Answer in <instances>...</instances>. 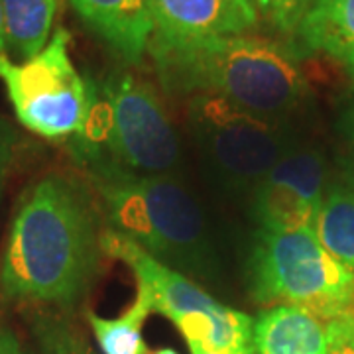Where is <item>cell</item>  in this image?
<instances>
[{
    "label": "cell",
    "instance_id": "6da1fadb",
    "mask_svg": "<svg viewBox=\"0 0 354 354\" xmlns=\"http://www.w3.org/2000/svg\"><path fill=\"white\" fill-rule=\"evenodd\" d=\"M101 221L88 191L50 174L18 201L0 264L6 297L34 304H77L101 268Z\"/></svg>",
    "mask_w": 354,
    "mask_h": 354
},
{
    "label": "cell",
    "instance_id": "ffe728a7",
    "mask_svg": "<svg viewBox=\"0 0 354 354\" xmlns=\"http://www.w3.org/2000/svg\"><path fill=\"white\" fill-rule=\"evenodd\" d=\"M327 329L330 341L329 354H354V319L330 321Z\"/></svg>",
    "mask_w": 354,
    "mask_h": 354
},
{
    "label": "cell",
    "instance_id": "d6986e66",
    "mask_svg": "<svg viewBox=\"0 0 354 354\" xmlns=\"http://www.w3.org/2000/svg\"><path fill=\"white\" fill-rule=\"evenodd\" d=\"M16 142H18V134L14 130L12 122L0 114V199L4 193V185H6V179L10 174V167L14 164Z\"/></svg>",
    "mask_w": 354,
    "mask_h": 354
},
{
    "label": "cell",
    "instance_id": "cb8c5ba5",
    "mask_svg": "<svg viewBox=\"0 0 354 354\" xmlns=\"http://www.w3.org/2000/svg\"><path fill=\"white\" fill-rule=\"evenodd\" d=\"M346 181L354 185V134H353V152L348 156V167H346Z\"/></svg>",
    "mask_w": 354,
    "mask_h": 354
},
{
    "label": "cell",
    "instance_id": "7402d4cb",
    "mask_svg": "<svg viewBox=\"0 0 354 354\" xmlns=\"http://www.w3.org/2000/svg\"><path fill=\"white\" fill-rule=\"evenodd\" d=\"M0 354H24L18 339L8 329L0 327Z\"/></svg>",
    "mask_w": 354,
    "mask_h": 354
},
{
    "label": "cell",
    "instance_id": "8fae6325",
    "mask_svg": "<svg viewBox=\"0 0 354 354\" xmlns=\"http://www.w3.org/2000/svg\"><path fill=\"white\" fill-rule=\"evenodd\" d=\"M83 24L127 64L136 65L150 50L153 20L148 0H69Z\"/></svg>",
    "mask_w": 354,
    "mask_h": 354
},
{
    "label": "cell",
    "instance_id": "603a6c76",
    "mask_svg": "<svg viewBox=\"0 0 354 354\" xmlns=\"http://www.w3.org/2000/svg\"><path fill=\"white\" fill-rule=\"evenodd\" d=\"M8 50L6 44V26H4V10H2V2H0V55Z\"/></svg>",
    "mask_w": 354,
    "mask_h": 354
},
{
    "label": "cell",
    "instance_id": "9c48e42d",
    "mask_svg": "<svg viewBox=\"0 0 354 354\" xmlns=\"http://www.w3.org/2000/svg\"><path fill=\"white\" fill-rule=\"evenodd\" d=\"M327 160L319 148L295 144L250 191L258 230L286 232L315 227L327 193Z\"/></svg>",
    "mask_w": 354,
    "mask_h": 354
},
{
    "label": "cell",
    "instance_id": "4fadbf2b",
    "mask_svg": "<svg viewBox=\"0 0 354 354\" xmlns=\"http://www.w3.org/2000/svg\"><path fill=\"white\" fill-rule=\"evenodd\" d=\"M295 41L341 65L354 83V0H315Z\"/></svg>",
    "mask_w": 354,
    "mask_h": 354
},
{
    "label": "cell",
    "instance_id": "ac0fdd59",
    "mask_svg": "<svg viewBox=\"0 0 354 354\" xmlns=\"http://www.w3.org/2000/svg\"><path fill=\"white\" fill-rule=\"evenodd\" d=\"M315 0H258L260 20L283 38H295Z\"/></svg>",
    "mask_w": 354,
    "mask_h": 354
},
{
    "label": "cell",
    "instance_id": "2e32d148",
    "mask_svg": "<svg viewBox=\"0 0 354 354\" xmlns=\"http://www.w3.org/2000/svg\"><path fill=\"white\" fill-rule=\"evenodd\" d=\"M153 311L148 291L140 288L122 315L106 319L87 311V321L102 354H150L144 341V323Z\"/></svg>",
    "mask_w": 354,
    "mask_h": 354
},
{
    "label": "cell",
    "instance_id": "277c9868",
    "mask_svg": "<svg viewBox=\"0 0 354 354\" xmlns=\"http://www.w3.org/2000/svg\"><path fill=\"white\" fill-rule=\"evenodd\" d=\"M79 164L109 162L138 176H174L181 142L150 83L116 71L95 88L83 130L71 138Z\"/></svg>",
    "mask_w": 354,
    "mask_h": 354
},
{
    "label": "cell",
    "instance_id": "5bb4252c",
    "mask_svg": "<svg viewBox=\"0 0 354 354\" xmlns=\"http://www.w3.org/2000/svg\"><path fill=\"white\" fill-rule=\"evenodd\" d=\"M4 10L6 44L26 62L46 48L57 12V0H0Z\"/></svg>",
    "mask_w": 354,
    "mask_h": 354
},
{
    "label": "cell",
    "instance_id": "7c38bea8",
    "mask_svg": "<svg viewBox=\"0 0 354 354\" xmlns=\"http://www.w3.org/2000/svg\"><path fill=\"white\" fill-rule=\"evenodd\" d=\"M254 354H329L327 323L291 305L262 311L252 327Z\"/></svg>",
    "mask_w": 354,
    "mask_h": 354
},
{
    "label": "cell",
    "instance_id": "5b68a950",
    "mask_svg": "<svg viewBox=\"0 0 354 354\" xmlns=\"http://www.w3.org/2000/svg\"><path fill=\"white\" fill-rule=\"evenodd\" d=\"M246 272L256 304L299 307L325 323L354 319V272L327 252L313 228L258 230Z\"/></svg>",
    "mask_w": 354,
    "mask_h": 354
},
{
    "label": "cell",
    "instance_id": "30bf717a",
    "mask_svg": "<svg viewBox=\"0 0 354 354\" xmlns=\"http://www.w3.org/2000/svg\"><path fill=\"white\" fill-rule=\"evenodd\" d=\"M153 20L150 48H177L203 39L248 34L227 0H148Z\"/></svg>",
    "mask_w": 354,
    "mask_h": 354
},
{
    "label": "cell",
    "instance_id": "44dd1931",
    "mask_svg": "<svg viewBox=\"0 0 354 354\" xmlns=\"http://www.w3.org/2000/svg\"><path fill=\"white\" fill-rule=\"evenodd\" d=\"M228 6L242 20V24L248 28V32L258 26L260 12H258V0H227Z\"/></svg>",
    "mask_w": 354,
    "mask_h": 354
},
{
    "label": "cell",
    "instance_id": "484cf974",
    "mask_svg": "<svg viewBox=\"0 0 354 354\" xmlns=\"http://www.w3.org/2000/svg\"><path fill=\"white\" fill-rule=\"evenodd\" d=\"M351 132L354 134V111H353V114H351Z\"/></svg>",
    "mask_w": 354,
    "mask_h": 354
},
{
    "label": "cell",
    "instance_id": "d4e9b609",
    "mask_svg": "<svg viewBox=\"0 0 354 354\" xmlns=\"http://www.w3.org/2000/svg\"><path fill=\"white\" fill-rule=\"evenodd\" d=\"M152 354H179V353H177L176 348L164 346V348H158V351H156V353H152Z\"/></svg>",
    "mask_w": 354,
    "mask_h": 354
},
{
    "label": "cell",
    "instance_id": "3957f363",
    "mask_svg": "<svg viewBox=\"0 0 354 354\" xmlns=\"http://www.w3.org/2000/svg\"><path fill=\"white\" fill-rule=\"evenodd\" d=\"M109 227L183 276L215 281L221 252L201 203L177 177L138 176L109 162L83 164Z\"/></svg>",
    "mask_w": 354,
    "mask_h": 354
},
{
    "label": "cell",
    "instance_id": "7a4b0ae2",
    "mask_svg": "<svg viewBox=\"0 0 354 354\" xmlns=\"http://www.w3.org/2000/svg\"><path fill=\"white\" fill-rule=\"evenodd\" d=\"M150 51L169 93L215 95L276 122H288L309 97L297 51L279 39L236 34Z\"/></svg>",
    "mask_w": 354,
    "mask_h": 354
},
{
    "label": "cell",
    "instance_id": "8992f818",
    "mask_svg": "<svg viewBox=\"0 0 354 354\" xmlns=\"http://www.w3.org/2000/svg\"><path fill=\"white\" fill-rule=\"evenodd\" d=\"M101 250L132 270L140 288L148 291L153 311L176 325L191 354H254V321L246 313L218 304L193 279L114 228H102Z\"/></svg>",
    "mask_w": 354,
    "mask_h": 354
},
{
    "label": "cell",
    "instance_id": "ba28073f",
    "mask_svg": "<svg viewBox=\"0 0 354 354\" xmlns=\"http://www.w3.org/2000/svg\"><path fill=\"white\" fill-rule=\"evenodd\" d=\"M71 34L57 28L38 55L12 62L0 55V83L18 122L48 140L77 136L95 101L97 85L85 79L69 55Z\"/></svg>",
    "mask_w": 354,
    "mask_h": 354
},
{
    "label": "cell",
    "instance_id": "52a82bcc",
    "mask_svg": "<svg viewBox=\"0 0 354 354\" xmlns=\"http://www.w3.org/2000/svg\"><path fill=\"white\" fill-rule=\"evenodd\" d=\"M189 124L209 176L221 189L234 195L250 193L297 144L288 122L246 113L215 95L191 97Z\"/></svg>",
    "mask_w": 354,
    "mask_h": 354
},
{
    "label": "cell",
    "instance_id": "e0dca14e",
    "mask_svg": "<svg viewBox=\"0 0 354 354\" xmlns=\"http://www.w3.org/2000/svg\"><path fill=\"white\" fill-rule=\"evenodd\" d=\"M36 337L41 354H95L85 337L57 317H38Z\"/></svg>",
    "mask_w": 354,
    "mask_h": 354
},
{
    "label": "cell",
    "instance_id": "9a60e30c",
    "mask_svg": "<svg viewBox=\"0 0 354 354\" xmlns=\"http://www.w3.org/2000/svg\"><path fill=\"white\" fill-rule=\"evenodd\" d=\"M315 230L319 242L330 256L354 272V185L348 181L327 187Z\"/></svg>",
    "mask_w": 354,
    "mask_h": 354
}]
</instances>
